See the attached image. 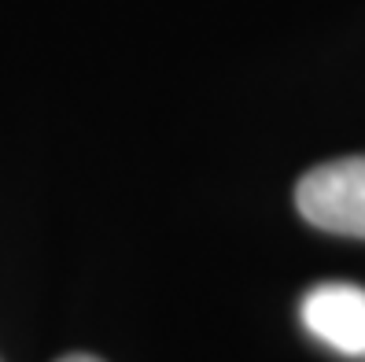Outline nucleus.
<instances>
[{
    "mask_svg": "<svg viewBox=\"0 0 365 362\" xmlns=\"http://www.w3.org/2000/svg\"><path fill=\"white\" fill-rule=\"evenodd\" d=\"M303 326L343 355H365V288L325 281L307 292Z\"/></svg>",
    "mask_w": 365,
    "mask_h": 362,
    "instance_id": "obj_2",
    "label": "nucleus"
},
{
    "mask_svg": "<svg viewBox=\"0 0 365 362\" xmlns=\"http://www.w3.org/2000/svg\"><path fill=\"white\" fill-rule=\"evenodd\" d=\"M59 362H100V358H93V355H67V358H59Z\"/></svg>",
    "mask_w": 365,
    "mask_h": 362,
    "instance_id": "obj_3",
    "label": "nucleus"
},
{
    "mask_svg": "<svg viewBox=\"0 0 365 362\" xmlns=\"http://www.w3.org/2000/svg\"><path fill=\"white\" fill-rule=\"evenodd\" d=\"M295 207L317 229L365 237V156L314 166L295 188Z\"/></svg>",
    "mask_w": 365,
    "mask_h": 362,
    "instance_id": "obj_1",
    "label": "nucleus"
}]
</instances>
